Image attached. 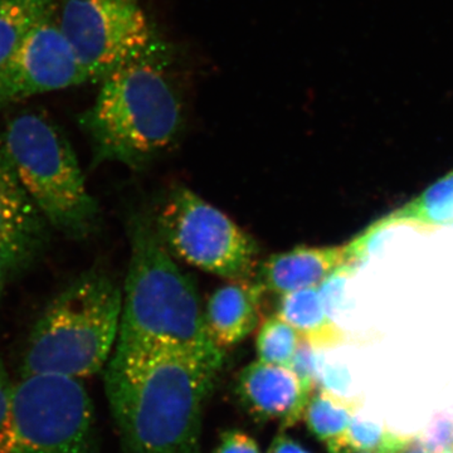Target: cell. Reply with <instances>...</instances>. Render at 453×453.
Returning <instances> with one entry per match:
<instances>
[{
	"instance_id": "cell-26",
	"label": "cell",
	"mask_w": 453,
	"mask_h": 453,
	"mask_svg": "<svg viewBox=\"0 0 453 453\" xmlns=\"http://www.w3.org/2000/svg\"><path fill=\"white\" fill-rule=\"evenodd\" d=\"M441 453H453V449H446V451H442Z\"/></svg>"
},
{
	"instance_id": "cell-12",
	"label": "cell",
	"mask_w": 453,
	"mask_h": 453,
	"mask_svg": "<svg viewBox=\"0 0 453 453\" xmlns=\"http://www.w3.org/2000/svg\"><path fill=\"white\" fill-rule=\"evenodd\" d=\"M237 395L257 421H279L291 428L303 419L310 395L290 366L251 363L241 372Z\"/></svg>"
},
{
	"instance_id": "cell-17",
	"label": "cell",
	"mask_w": 453,
	"mask_h": 453,
	"mask_svg": "<svg viewBox=\"0 0 453 453\" xmlns=\"http://www.w3.org/2000/svg\"><path fill=\"white\" fill-rule=\"evenodd\" d=\"M52 5L53 0H0V65Z\"/></svg>"
},
{
	"instance_id": "cell-5",
	"label": "cell",
	"mask_w": 453,
	"mask_h": 453,
	"mask_svg": "<svg viewBox=\"0 0 453 453\" xmlns=\"http://www.w3.org/2000/svg\"><path fill=\"white\" fill-rule=\"evenodd\" d=\"M0 142L50 228L77 241L94 234L100 216L96 199L73 145L49 116L18 113L5 124Z\"/></svg>"
},
{
	"instance_id": "cell-9",
	"label": "cell",
	"mask_w": 453,
	"mask_h": 453,
	"mask_svg": "<svg viewBox=\"0 0 453 453\" xmlns=\"http://www.w3.org/2000/svg\"><path fill=\"white\" fill-rule=\"evenodd\" d=\"M89 82L50 9L0 65V109Z\"/></svg>"
},
{
	"instance_id": "cell-25",
	"label": "cell",
	"mask_w": 453,
	"mask_h": 453,
	"mask_svg": "<svg viewBox=\"0 0 453 453\" xmlns=\"http://www.w3.org/2000/svg\"><path fill=\"white\" fill-rule=\"evenodd\" d=\"M9 279H11V273H9L4 259L0 256V301H2L3 294H4L5 286H7Z\"/></svg>"
},
{
	"instance_id": "cell-16",
	"label": "cell",
	"mask_w": 453,
	"mask_h": 453,
	"mask_svg": "<svg viewBox=\"0 0 453 453\" xmlns=\"http://www.w3.org/2000/svg\"><path fill=\"white\" fill-rule=\"evenodd\" d=\"M396 225L437 228L453 225V172L390 214Z\"/></svg>"
},
{
	"instance_id": "cell-24",
	"label": "cell",
	"mask_w": 453,
	"mask_h": 453,
	"mask_svg": "<svg viewBox=\"0 0 453 453\" xmlns=\"http://www.w3.org/2000/svg\"><path fill=\"white\" fill-rule=\"evenodd\" d=\"M396 453H428V451L425 449V446L422 445L418 437L411 436L410 440L405 442V445Z\"/></svg>"
},
{
	"instance_id": "cell-19",
	"label": "cell",
	"mask_w": 453,
	"mask_h": 453,
	"mask_svg": "<svg viewBox=\"0 0 453 453\" xmlns=\"http://www.w3.org/2000/svg\"><path fill=\"white\" fill-rule=\"evenodd\" d=\"M303 340L291 325L277 314L270 316L258 329L256 339L257 360L268 365L290 366Z\"/></svg>"
},
{
	"instance_id": "cell-3",
	"label": "cell",
	"mask_w": 453,
	"mask_h": 453,
	"mask_svg": "<svg viewBox=\"0 0 453 453\" xmlns=\"http://www.w3.org/2000/svg\"><path fill=\"white\" fill-rule=\"evenodd\" d=\"M130 246L120 329L113 350L223 351L208 334L195 283L175 264L153 222L142 216L133 219Z\"/></svg>"
},
{
	"instance_id": "cell-11",
	"label": "cell",
	"mask_w": 453,
	"mask_h": 453,
	"mask_svg": "<svg viewBox=\"0 0 453 453\" xmlns=\"http://www.w3.org/2000/svg\"><path fill=\"white\" fill-rule=\"evenodd\" d=\"M363 259L357 241L342 246H301L270 256L259 268L257 281L265 291L285 295L301 288H319L344 276Z\"/></svg>"
},
{
	"instance_id": "cell-15",
	"label": "cell",
	"mask_w": 453,
	"mask_h": 453,
	"mask_svg": "<svg viewBox=\"0 0 453 453\" xmlns=\"http://www.w3.org/2000/svg\"><path fill=\"white\" fill-rule=\"evenodd\" d=\"M359 407V399L345 398L338 393L320 389L310 398L303 419L309 431L327 445L347 431Z\"/></svg>"
},
{
	"instance_id": "cell-8",
	"label": "cell",
	"mask_w": 453,
	"mask_h": 453,
	"mask_svg": "<svg viewBox=\"0 0 453 453\" xmlns=\"http://www.w3.org/2000/svg\"><path fill=\"white\" fill-rule=\"evenodd\" d=\"M52 17L91 83L163 43L138 0H53Z\"/></svg>"
},
{
	"instance_id": "cell-18",
	"label": "cell",
	"mask_w": 453,
	"mask_h": 453,
	"mask_svg": "<svg viewBox=\"0 0 453 453\" xmlns=\"http://www.w3.org/2000/svg\"><path fill=\"white\" fill-rule=\"evenodd\" d=\"M411 436L395 434L383 426L354 417L342 436L327 443L329 453H396Z\"/></svg>"
},
{
	"instance_id": "cell-10",
	"label": "cell",
	"mask_w": 453,
	"mask_h": 453,
	"mask_svg": "<svg viewBox=\"0 0 453 453\" xmlns=\"http://www.w3.org/2000/svg\"><path fill=\"white\" fill-rule=\"evenodd\" d=\"M50 229L0 142V256L11 277L40 261L49 247Z\"/></svg>"
},
{
	"instance_id": "cell-2",
	"label": "cell",
	"mask_w": 453,
	"mask_h": 453,
	"mask_svg": "<svg viewBox=\"0 0 453 453\" xmlns=\"http://www.w3.org/2000/svg\"><path fill=\"white\" fill-rule=\"evenodd\" d=\"M162 43L101 81L79 122L91 145L92 163L140 169L169 151L183 131L184 106Z\"/></svg>"
},
{
	"instance_id": "cell-23",
	"label": "cell",
	"mask_w": 453,
	"mask_h": 453,
	"mask_svg": "<svg viewBox=\"0 0 453 453\" xmlns=\"http://www.w3.org/2000/svg\"><path fill=\"white\" fill-rule=\"evenodd\" d=\"M268 453H311L297 441L292 440L288 434H280L273 441Z\"/></svg>"
},
{
	"instance_id": "cell-13",
	"label": "cell",
	"mask_w": 453,
	"mask_h": 453,
	"mask_svg": "<svg viewBox=\"0 0 453 453\" xmlns=\"http://www.w3.org/2000/svg\"><path fill=\"white\" fill-rule=\"evenodd\" d=\"M265 288L247 279L214 291L204 310L205 326L214 344L222 350L243 342L258 326Z\"/></svg>"
},
{
	"instance_id": "cell-4",
	"label": "cell",
	"mask_w": 453,
	"mask_h": 453,
	"mask_svg": "<svg viewBox=\"0 0 453 453\" xmlns=\"http://www.w3.org/2000/svg\"><path fill=\"white\" fill-rule=\"evenodd\" d=\"M122 292L101 270L81 273L57 294L27 340L22 375L94 377L105 369L120 329Z\"/></svg>"
},
{
	"instance_id": "cell-27",
	"label": "cell",
	"mask_w": 453,
	"mask_h": 453,
	"mask_svg": "<svg viewBox=\"0 0 453 453\" xmlns=\"http://www.w3.org/2000/svg\"><path fill=\"white\" fill-rule=\"evenodd\" d=\"M353 453H374V452L357 451V452H353Z\"/></svg>"
},
{
	"instance_id": "cell-6",
	"label": "cell",
	"mask_w": 453,
	"mask_h": 453,
	"mask_svg": "<svg viewBox=\"0 0 453 453\" xmlns=\"http://www.w3.org/2000/svg\"><path fill=\"white\" fill-rule=\"evenodd\" d=\"M95 411L81 380L22 375L14 383L9 453H97Z\"/></svg>"
},
{
	"instance_id": "cell-14",
	"label": "cell",
	"mask_w": 453,
	"mask_h": 453,
	"mask_svg": "<svg viewBox=\"0 0 453 453\" xmlns=\"http://www.w3.org/2000/svg\"><path fill=\"white\" fill-rule=\"evenodd\" d=\"M277 315L311 348H334L344 340V334L330 318L321 286L281 295Z\"/></svg>"
},
{
	"instance_id": "cell-20",
	"label": "cell",
	"mask_w": 453,
	"mask_h": 453,
	"mask_svg": "<svg viewBox=\"0 0 453 453\" xmlns=\"http://www.w3.org/2000/svg\"><path fill=\"white\" fill-rule=\"evenodd\" d=\"M428 453H441L453 449V416L436 413L421 434H417Z\"/></svg>"
},
{
	"instance_id": "cell-7",
	"label": "cell",
	"mask_w": 453,
	"mask_h": 453,
	"mask_svg": "<svg viewBox=\"0 0 453 453\" xmlns=\"http://www.w3.org/2000/svg\"><path fill=\"white\" fill-rule=\"evenodd\" d=\"M153 225L170 253L211 275L247 279L257 261L251 235L188 188L169 193Z\"/></svg>"
},
{
	"instance_id": "cell-22",
	"label": "cell",
	"mask_w": 453,
	"mask_h": 453,
	"mask_svg": "<svg viewBox=\"0 0 453 453\" xmlns=\"http://www.w3.org/2000/svg\"><path fill=\"white\" fill-rule=\"evenodd\" d=\"M214 453H261L257 441L238 429L223 432Z\"/></svg>"
},
{
	"instance_id": "cell-1",
	"label": "cell",
	"mask_w": 453,
	"mask_h": 453,
	"mask_svg": "<svg viewBox=\"0 0 453 453\" xmlns=\"http://www.w3.org/2000/svg\"><path fill=\"white\" fill-rule=\"evenodd\" d=\"M225 353L113 350L105 392L127 453H199L202 413Z\"/></svg>"
},
{
	"instance_id": "cell-21",
	"label": "cell",
	"mask_w": 453,
	"mask_h": 453,
	"mask_svg": "<svg viewBox=\"0 0 453 453\" xmlns=\"http://www.w3.org/2000/svg\"><path fill=\"white\" fill-rule=\"evenodd\" d=\"M14 383L9 377L4 363L0 360V453L11 449L12 401Z\"/></svg>"
},
{
	"instance_id": "cell-28",
	"label": "cell",
	"mask_w": 453,
	"mask_h": 453,
	"mask_svg": "<svg viewBox=\"0 0 453 453\" xmlns=\"http://www.w3.org/2000/svg\"><path fill=\"white\" fill-rule=\"evenodd\" d=\"M268 453V452H267Z\"/></svg>"
}]
</instances>
